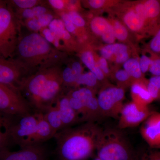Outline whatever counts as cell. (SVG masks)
<instances>
[{
	"mask_svg": "<svg viewBox=\"0 0 160 160\" xmlns=\"http://www.w3.org/2000/svg\"><path fill=\"white\" fill-rule=\"evenodd\" d=\"M64 63L40 69L22 83L20 92L33 112L44 114L64 94L62 74Z\"/></svg>",
	"mask_w": 160,
	"mask_h": 160,
	"instance_id": "cell-1",
	"label": "cell"
},
{
	"mask_svg": "<svg viewBox=\"0 0 160 160\" xmlns=\"http://www.w3.org/2000/svg\"><path fill=\"white\" fill-rule=\"evenodd\" d=\"M102 128L94 122L60 130L55 135L56 152L60 160H85L96 151Z\"/></svg>",
	"mask_w": 160,
	"mask_h": 160,
	"instance_id": "cell-2",
	"label": "cell"
},
{
	"mask_svg": "<svg viewBox=\"0 0 160 160\" xmlns=\"http://www.w3.org/2000/svg\"><path fill=\"white\" fill-rule=\"evenodd\" d=\"M67 57V53L56 49L42 35L34 32L22 36L14 59L34 72L40 69L62 64Z\"/></svg>",
	"mask_w": 160,
	"mask_h": 160,
	"instance_id": "cell-3",
	"label": "cell"
},
{
	"mask_svg": "<svg viewBox=\"0 0 160 160\" xmlns=\"http://www.w3.org/2000/svg\"><path fill=\"white\" fill-rule=\"evenodd\" d=\"M22 25L9 1H0V58L14 59Z\"/></svg>",
	"mask_w": 160,
	"mask_h": 160,
	"instance_id": "cell-4",
	"label": "cell"
},
{
	"mask_svg": "<svg viewBox=\"0 0 160 160\" xmlns=\"http://www.w3.org/2000/svg\"><path fill=\"white\" fill-rule=\"evenodd\" d=\"M122 129H102L97 145V157L101 160H133L131 145Z\"/></svg>",
	"mask_w": 160,
	"mask_h": 160,
	"instance_id": "cell-5",
	"label": "cell"
},
{
	"mask_svg": "<svg viewBox=\"0 0 160 160\" xmlns=\"http://www.w3.org/2000/svg\"><path fill=\"white\" fill-rule=\"evenodd\" d=\"M115 6L118 19L128 30L142 37L152 36L143 1L126 2Z\"/></svg>",
	"mask_w": 160,
	"mask_h": 160,
	"instance_id": "cell-6",
	"label": "cell"
},
{
	"mask_svg": "<svg viewBox=\"0 0 160 160\" xmlns=\"http://www.w3.org/2000/svg\"><path fill=\"white\" fill-rule=\"evenodd\" d=\"M39 113L21 116H7L6 126L8 143L23 148L29 146L30 140L37 127Z\"/></svg>",
	"mask_w": 160,
	"mask_h": 160,
	"instance_id": "cell-7",
	"label": "cell"
},
{
	"mask_svg": "<svg viewBox=\"0 0 160 160\" xmlns=\"http://www.w3.org/2000/svg\"><path fill=\"white\" fill-rule=\"evenodd\" d=\"M125 89L106 83L100 88L97 99L103 117L118 119L124 104Z\"/></svg>",
	"mask_w": 160,
	"mask_h": 160,
	"instance_id": "cell-8",
	"label": "cell"
},
{
	"mask_svg": "<svg viewBox=\"0 0 160 160\" xmlns=\"http://www.w3.org/2000/svg\"><path fill=\"white\" fill-rule=\"evenodd\" d=\"M32 112L20 92L0 84V113L8 116H21Z\"/></svg>",
	"mask_w": 160,
	"mask_h": 160,
	"instance_id": "cell-9",
	"label": "cell"
},
{
	"mask_svg": "<svg viewBox=\"0 0 160 160\" xmlns=\"http://www.w3.org/2000/svg\"><path fill=\"white\" fill-rule=\"evenodd\" d=\"M34 73L16 59L0 58V84L20 92L24 80Z\"/></svg>",
	"mask_w": 160,
	"mask_h": 160,
	"instance_id": "cell-10",
	"label": "cell"
},
{
	"mask_svg": "<svg viewBox=\"0 0 160 160\" xmlns=\"http://www.w3.org/2000/svg\"><path fill=\"white\" fill-rule=\"evenodd\" d=\"M152 112L148 106L131 102L124 104L119 117V129L132 128L142 124Z\"/></svg>",
	"mask_w": 160,
	"mask_h": 160,
	"instance_id": "cell-11",
	"label": "cell"
},
{
	"mask_svg": "<svg viewBox=\"0 0 160 160\" xmlns=\"http://www.w3.org/2000/svg\"><path fill=\"white\" fill-rule=\"evenodd\" d=\"M67 94L82 102L87 113L88 122H95L96 121L103 117L97 97L96 96V92L92 89L86 87L76 88L70 90Z\"/></svg>",
	"mask_w": 160,
	"mask_h": 160,
	"instance_id": "cell-12",
	"label": "cell"
},
{
	"mask_svg": "<svg viewBox=\"0 0 160 160\" xmlns=\"http://www.w3.org/2000/svg\"><path fill=\"white\" fill-rule=\"evenodd\" d=\"M47 150L41 145H32L12 152L4 147L0 150V160H47Z\"/></svg>",
	"mask_w": 160,
	"mask_h": 160,
	"instance_id": "cell-13",
	"label": "cell"
},
{
	"mask_svg": "<svg viewBox=\"0 0 160 160\" xmlns=\"http://www.w3.org/2000/svg\"><path fill=\"white\" fill-rule=\"evenodd\" d=\"M140 133L151 149H160V112H152L142 123Z\"/></svg>",
	"mask_w": 160,
	"mask_h": 160,
	"instance_id": "cell-14",
	"label": "cell"
},
{
	"mask_svg": "<svg viewBox=\"0 0 160 160\" xmlns=\"http://www.w3.org/2000/svg\"><path fill=\"white\" fill-rule=\"evenodd\" d=\"M89 27L93 34L100 37L107 45L115 43L116 39L108 19L101 16L92 17L89 21Z\"/></svg>",
	"mask_w": 160,
	"mask_h": 160,
	"instance_id": "cell-15",
	"label": "cell"
},
{
	"mask_svg": "<svg viewBox=\"0 0 160 160\" xmlns=\"http://www.w3.org/2000/svg\"><path fill=\"white\" fill-rule=\"evenodd\" d=\"M100 52L101 57L118 64H123L130 58L129 47L125 43L106 45L101 48Z\"/></svg>",
	"mask_w": 160,
	"mask_h": 160,
	"instance_id": "cell-16",
	"label": "cell"
},
{
	"mask_svg": "<svg viewBox=\"0 0 160 160\" xmlns=\"http://www.w3.org/2000/svg\"><path fill=\"white\" fill-rule=\"evenodd\" d=\"M56 105L60 112L62 123V129L71 127L76 123L82 122L78 115L70 106L66 94L61 96Z\"/></svg>",
	"mask_w": 160,
	"mask_h": 160,
	"instance_id": "cell-17",
	"label": "cell"
},
{
	"mask_svg": "<svg viewBox=\"0 0 160 160\" xmlns=\"http://www.w3.org/2000/svg\"><path fill=\"white\" fill-rule=\"evenodd\" d=\"M148 82L145 78L132 82L130 86L132 102L144 106H148L153 102L147 89Z\"/></svg>",
	"mask_w": 160,
	"mask_h": 160,
	"instance_id": "cell-18",
	"label": "cell"
},
{
	"mask_svg": "<svg viewBox=\"0 0 160 160\" xmlns=\"http://www.w3.org/2000/svg\"><path fill=\"white\" fill-rule=\"evenodd\" d=\"M55 133L44 118V114L39 113L36 130L30 140L29 146L41 145L44 142L54 138Z\"/></svg>",
	"mask_w": 160,
	"mask_h": 160,
	"instance_id": "cell-19",
	"label": "cell"
},
{
	"mask_svg": "<svg viewBox=\"0 0 160 160\" xmlns=\"http://www.w3.org/2000/svg\"><path fill=\"white\" fill-rule=\"evenodd\" d=\"M80 58L90 71L95 75L99 82L102 83V86L107 83L106 76L99 67L95 55L91 49H86L82 50L80 52Z\"/></svg>",
	"mask_w": 160,
	"mask_h": 160,
	"instance_id": "cell-20",
	"label": "cell"
},
{
	"mask_svg": "<svg viewBox=\"0 0 160 160\" xmlns=\"http://www.w3.org/2000/svg\"><path fill=\"white\" fill-rule=\"evenodd\" d=\"M83 73L82 66L78 61L69 62L66 67L62 66V79L64 87H75L78 79Z\"/></svg>",
	"mask_w": 160,
	"mask_h": 160,
	"instance_id": "cell-21",
	"label": "cell"
},
{
	"mask_svg": "<svg viewBox=\"0 0 160 160\" xmlns=\"http://www.w3.org/2000/svg\"><path fill=\"white\" fill-rule=\"evenodd\" d=\"M16 15L22 22L24 20L37 18L42 15L50 12L49 8L44 4L35 6L31 9L23 10H14Z\"/></svg>",
	"mask_w": 160,
	"mask_h": 160,
	"instance_id": "cell-22",
	"label": "cell"
},
{
	"mask_svg": "<svg viewBox=\"0 0 160 160\" xmlns=\"http://www.w3.org/2000/svg\"><path fill=\"white\" fill-rule=\"evenodd\" d=\"M43 114L45 119L51 126L55 134L62 129V123L61 116L56 104Z\"/></svg>",
	"mask_w": 160,
	"mask_h": 160,
	"instance_id": "cell-23",
	"label": "cell"
},
{
	"mask_svg": "<svg viewBox=\"0 0 160 160\" xmlns=\"http://www.w3.org/2000/svg\"><path fill=\"white\" fill-rule=\"evenodd\" d=\"M124 69L130 76L133 81L145 79L141 71L139 59L130 58L123 64Z\"/></svg>",
	"mask_w": 160,
	"mask_h": 160,
	"instance_id": "cell-24",
	"label": "cell"
},
{
	"mask_svg": "<svg viewBox=\"0 0 160 160\" xmlns=\"http://www.w3.org/2000/svg\"><path fill=\"white\" fill-rule=\"evenodd\" d=\"M113 29L115 37L120 42H126L129 37V30L119 20L115 18L108 19Z\"/></svg>",
	"mask_w": 160,
	"mask_h": 160,
	"instance_id": "cell-25",
	"label": "cell"
},
{
	"mask_svg": "<svg viewBox=\"0 0 160 160\" xmlns=\"http://www.w3.org/2000/svg\"><path fill=\"white\" fill-rule=\"evenodd\" d=\"M98 80L95 75L91 71L82 73L78 79L75 85V88H77L81 85H85L86 87L92 89L95 92L98 87L101 88L102 86Z\"/></svg>",
	"mask_w": 160,
	"mask_h": 160,
	"instance_id": "cell-26",
	"label": "cell"
},
{
	"mask_svg": "<svg viewBox=\"0 0 160 160\" xmlns=\"http://www.w3.org/2000/svg\"><path fill=\"white\" fill-rule=\"evenodd\" d=\"M111 77L114 78L117 83V86L125 89L128 86H131L133 80L129 73L125 69H119L115 72Z\"/></svg>",
	"mask_w": 160,
	"mask_h": 160,
	"instance_id": "cell-27",
	"label": "cell"
},
{
	"mask_svg": "<svg viewBox=\"0 0 160 160\" xmlns=\"http://www.w3.org/2000/svg\"><path fill=\"white\" fill-rule=\"evenodd\" d=\"M8 1L14 10L31 9L42 5L43 3L42 1L38 0H12Z\"/></svg>",
	"mask_w": 160,
	"mask_h": 160,
	"instance_id": "cell-28",
	"label": "cell"
},
{
	"mask_svg": "<svg viewBox=\"0 0 160 160\" xmlns=\"http://www.w3.org/2000/svg\"><path fill=\"white\" fill-rule=\"evenodd\" d=\"M7 116L0 113V150L9 145L6 131Z\"/></svg>",
	"mask_w": 160,
	"mask_h": 160,
	"instance_id": "cell-29",
	"label": "cell"
},
{
	"mask_svg": "<svg viewBox=\"0 0 160 160\" xmlns=\"http://www.w3.org/2000/svg\"><path fill=\"white\" fill-rule=\"evenodd\" d=\"M151 62L149 71L153 76H160V55L147 50Z\"/></svg>",
	"mask_w": 160,
	"mask_h": 160,
	"instance_id": "cell-30",
	"label": "cell"
},
{
	"mask_svg": "<svg viewBox=\"0 0 160 160\" xmlns=\"http://www.w3.org/2000/svg\"><path fill=\"white\" fill-rule=\"evenodd\" d=\"M69 19L78 29H82L86 26V20L77 11L67 12Z\"/></svg>",
	"mask_w": 160,
	"mask_h": 160,
	"instance_id": "cell-31",
	"label": "cell"
},
{
	"mask_svg": "<svg viewBox=\"0 0 160 160\" xmlns=\"http://www.w3.org/2000/svg\"><path fill=\"white\" fill-rule=\"evenodd\" d=\"M147 50L160 55V29L149 41Z\"/></svg>",
	"mask_w": 160,
	"mask_h": 160,
	"instance_id": "cell-32",
	"label": "cell"
},
{
	"mask_svg": "<svg viewBox=\"0 0 160 160\" xmlns=\"http://www.w3.org/2000/svg\"><path fill=\"white\" fill-rule=\"evenodd\" d=\"M61 16V19L62 20L64 26L66 30L70 34L77 35L78 31L77 28L72 22L71 20L69 19V16L67 12H62L59 13Z\"/></svg>",
	"mask_w": 160,
	"mask_h": 160,
	"instance_id": "cell-33",
	"label": "cell"
},
{
	"mask_svg": "<svg viewBox=\"0 0 160 160\" xmlns=\"http://www.w3.org/2000/svg\"><path fill=\"white\" fill-rule=\"evenodd\" d=\"M46 2L48 5L51 7L52 9L56 10L60 13L65 12L64 10L66 9L69 4V1H63V0H49Z\"/></svg>",
	"mask_w": 160,
	"mask_h": 160,
	"instance_id": "cell-34",
	"label": "cell"
},
{
	"mask_svg": "<svg viewBox=\"0 0 160 160\" xmlns=\"http://www.w3.org/2000/svg\"><path fill=\"white\" fill-rule=\"evenodd\" d=\"M84 3L86 4V6H88L90 9L96 10L103 9L107 6H110L109 4L112 2H108V1L104 0H89L85 1Z\"/></svg>",
	"mask_w": 160,
	"mask_h": 160,
	"instance_id": "cell-35",
	"label": "cell"
},
{
	"mask_svg": "<svg viewBox=\"0 0 160 160\" xmlns=\"http://www.w3.org/2000/svg\"><path fill=\"white\" fill-rule=\"evenodd\" d=\"M149 148V150L143 153L140 160H160V149Z\"/></svg>",
	"mask_w": 160,
	"mask_h": 160,
	"instance_id": "cell-36",
	"label": "cell"
},
{
	"mask_svg": "<svg viewBox=\"0 0 160 160\" xmlns=\"http://www.w3.org/2000/svg\"><path fill=\"white\" fill-rule=\"evenodd\" d=\"M48 27L49 30L55 33H58L66 29L62 20L61 19L54 18Z\"/></svg>",
	"mask_w": 160,
	"mask_h": 160,
	"instance_id": "cell-37",
	"label": "cell"
},
{
	"mask_svg": "<svg viewBox=\"0 0 160 160\" xmlns=\"http://www.w3.org/2000/svg\"><path fill=\"white\" fill-rule=\"evenodd\" d=\"M139 62L141 71L143 74L149 71V67L151 64V60L149 56L146 54L142 55L139 59Z\"/></svg>",
	"mask_w": 160,
	"mask_h": 160,
	"instance_id": "cell-38",
	"label": "cell"
},
{
	"mask_svg": "<svg viewBox=\"0 0 160 160\" xmlns=\"http://www.w3.org/2000/svg\"><path fill=\"white\" fill-rule=\"evenodd\" d=\"M97 60L99 67L106 78L111 77V73L109 70L108 61L105 58L100 57Z\"/></svg>",
	"mask_w": 160,
	"mask_h": 160,
	"instance_id": "cell-39",
	"label": "cell"
},
{
	"mask_svg": "<svg viewBox=\"0 0 160 160\" xmlns=\"http://www.w3.org/2000/svg\"><path fill=\"white\" fill-rule=\"evenodd\" d=\"M39 22L40 25L42 26V29L43 28H46L47 26H49L50 23L53 21L55 18L54 15L51 13H45L40 16L37 18Z\"/></svg>",
	"mask_w": 160,
	"mask_h": 160,
	"instance_id": "cell-40",
	"label": "cell"
},
{
	"mask_svg": "<svg viewBox=\"0 0 160 160\" xmlns=\"http://www.w3.org/2000/svg\"><path fill=\"white\" fill-rule=\"evenodd\" d=\"M25 24L28 29L34 31L35 32L41 31L42 29L37 18L26 20L25 21Z\"/></svg>",
	"mask_w": 160,
	"mask_h": 160,
	"instance_id": "cell-41",
	"label": "cell"
},
{
	"mask_svg": "<svg viewBox=\"0 0 160 160\" xmlns=\"http://www.w3.org/2000/svg\"><path fill=\"white\" fill-rule=\"evenodd\" d=\"M147 89L153 101L155 100L160 101L159 91L157 86L154 85L153 83L149 82V80L147 83Z\"/></svg>",
	"mask_w": 160,
	"mask_h": 160,
	"instance_id": "cell-42",
	"label": "cell"
},
{
	"mask_svg": "<svg viewBox=\"0 0 160 160\" xmlns=\"http://www.w3.org/2000/svg\"><path fill=\"white\" fill-rule=\"evenodd\" d=\"M149 82L153 83L154 85L157 86L159 89L160 96V76H153L150 78L149 80Z\"/></svg>",
	"mask_w": 160,
	"mask_h": 160,
	"instance_id": "cell-43",
	"label": "cell"
},
{
	"mask_svg": "<svg viewBox=\"0 0 160 160\" xmlns=\"http://www.w3.org/2000/svg\"><path fill=\"white\" fill-rule=\"evenodd\" d=\"M94 160H101V159H100L99 158H98L97 157V158H96Z\"/></svg>",
	"mask_w": 160,
	"mask_h": 160,
	"instance_id": "cell-44",
	"label": "cell"
}]
</instances>
